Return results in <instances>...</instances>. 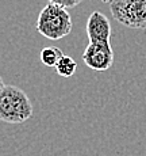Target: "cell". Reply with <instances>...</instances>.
<instances>
[{
    "label": "cell",
    "instance_id": "cell-4",
    "mask_svg": "<svg viewBox=\"0 0 146 156\" xmlns=\"http://www.w3.org/2000/svg\"><path fill=\"white\" fill-rule=\"evenodd\" d=\"M83 61L93 71L103 72L110 69L114 62V52L110 41L89 42L83 53Z\"/></svg>",
    "mask_w": 146,
    "mask_h": 156
},
{
    "label": "cell",
    "instance_id": "cell-6",
    "mask_svg": "<svg viewBox=\"0 0 146 156\" xmlns=\"http://www.w3.org/2000/svg\"><path fill=\"white\" fill-rule=\"evenodd\" d=\"M62 56L64 53L57 46H46L41 50V61L46 67H56Z\"/></svg>",
    "mask_w": 146,
    "mask_h": 156
},
{
    "label": "cell",
    "instance_id": "cell-5",
    "mask_svg": "<svg viewBox=\"0 0 146 156\" xmlns=\"http://www.w3.org/2000/svg\"><path fill=\"white\" fill-rule=\"evenodd\" d=\"M87 35L89 42L96 41H110L111 37V25L110 19L103 12L93 11L87 22Z\"/></svg>",
    "mask_w": 146,
    "mask_h": 156
},
{
    "label": "cell",
    "instance_id": "cell-3",
    "mask_svg": "<svg viewBox=\"0 0 146 156\" xmlns=\"http://www.w3.org/2000/svg\"><path fill=\"white\" fill-rule=\"evenodd\" d=\"M111 14L117 22L133 30L146 29V0H111Z\"/></svg>",
    "mask_w": 146,
    "mask_h": 156
},
{
    "label": "cell",
    "instance_id": "cell-2",
    "mask_svg": "<svg viewBox=\"0 0 146 156\" xmlns=\"http://www.w3.org/2000/svg\"><path fill=\"white\" fill-rule=\"evenodd\" d=\"M37 30L41 35L52 41H58L72 31V18L66 8L56 3L45 5L38 15Z\"/></svg>",
    "mask_w": 146,
    "mask_h": 156
},
{
    "label": "cell",
    "instance_id": "cell-8",
    "mask_svg": "<svg viewBox=\"0 0 146 156\" xmlns=\"http://www.w3.org/2000/svg\"><path fill=\"white\" fill-rule=\"evenodd\" d=\"M50 3H56L58 5H62L65 8H70V7H76L77 4L81 3V0H49Z\"/></svg>",
    "mask_w": 146,
    "mask_h": 156
},
{
    "label": "cell",
    "instance_id": "cell-7",
    "mask_svg": "<svg viewBox=\"0 0 146 156\" xmlns=\"http://www.w3.org/2000/svg\"><path fill=\"white\" fill-rule=\"evenodd\" d=\"M54 68H56V71H57V73L59 75V76L70 77V76H73L74 72H76V69H77V62L74 61L72 57L64 55Z\"/></svg>",
    "mask_w": 146,
    "mask_h": 156
},
{
    "label": "cell",
    "instance_id": "cell-10",
    "mask_svg": "<svg viewBox=\"0 0 146 156\" xmlns=\"http://www.w3.org/2000/svg\"><path fill=\"white\" fill-rule=\"evenodd\" d=\"M103 2H108V0H103Z\"/></svg>",
    "mask_w": 146,
    "mask_h": 156
},
{
    "label": "cell",
    "instance_id": "cell-9",
    "mask_svg": "<svg viewBox=\"0 0 146 156\" xmlns=\"http://www.w3.org/2000/svg\"><path fill=\"white\" fill-rule=\"evenodd\" d=\"M4 86H5V84H4V82H3L2 76H0V91H2V90H3V88H4Z\"/></svg>",
    "mask_w": 146,
    "mask_h": 156
},
{
    "label": "cell",
    "instance_id": "cell-1",
    "mask_svg": "<svg viewBox=\"0 0 146 156\" xmlns=\"http://www.w3.org/2000/svg\"><path fill=\"white\" fill-rule=\"evenodd\" d=\"M34 109L30 98L16 86H4L0 91V121L22 124L31 118Z\"/></svg>",
    "mask_w": 146,
    "mask_h": 156
}]
</instances>
